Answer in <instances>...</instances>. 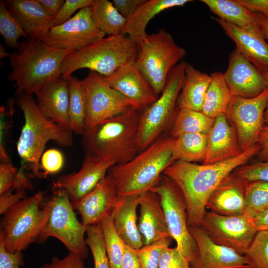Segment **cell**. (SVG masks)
Instances as JSON below:
<instances>
[{"instance_id": "cell-30", "label": "cell", "mask_w": 268, "mask_h": 268, "mask_svg": "<svg viewBox=\"0 0 268 268\" xmlns=\"http://www.w3.org/2000/svg\"><path fill=\"white\" fill-rule=\"evenodd\" d=\"M211 81L210 74L196 69L187 62L184 81L177 101L179 109L201 112Z\"/></svg>"}, {"instance_id": "cell-53", "label": "cell", "mask_w": 268, "mask_h": 268, "mask_svg": "<svg viewBox=\"0 0 268 268\" xmlns=\"http://www.w3.org/2000/svg\"><path fill=\"white\" fill-rule=\"evenodd\" d=\"M250 10L268 18V0H237Z\"/></svg>"}, {"instance_id": "cell-60", "label": "cell", "mask_w": 268, "mask_h": 268, "mask_svg": "<svg viewBox=\"0 0 268 268\" xmlns=\"http://www.w3.org/2000/svg\"><path fill=\"white\" fill-rule=\"evenodd\" d=\"M264 73L267 78L268 83V73L264 72ZM264 123H265V125L268 126V102L264 114Z\"/></svg>"}, {"instance_id": "cell-31", "label": "cell", "mask_w": 268, "mask_h": 268, "mask_svg": "<svg viewBox=\"0 0 268 268\" xmlns=\"http://www.w3.org/2000/svg\"><path fill=\"white\" fill-rule=\"evenodd\" d=\"M69 84L68 117L72 132L83 135L87 129V104L83 80L71 75L67 78Z\"/></svg>"}, {"instance_id": "cell-38", "label": "cell", "mask_w": 268, "mask_h": 268, "mask_svg": "<svg viewBox=\"0 0 268 268\" xmlns=\"http://www.w3.org/2000/svg\"><path fill=\"white\" fill-rule=\"evenodd\" d=\"M0 33L7 46L13 49H17L20 37L28 38L3 0L0 1Z\"/></svg>"}, {"instance_id": "cell-48", "label": "cell", "mask_w": 268, "mask_h": 268, "mask_svg": "<svg viewBox=\"0 0 268 268\" xmlns=\"http://www.w3.org/2000/svg\"><path fill=\"white\" fill-rule=\"evenodd\" d=\"M17 170L10 162L0 163V195L12 188Z\"/></svg>"}, {"instance_id": "cell-2", "label": "cell", "mask_w": 268, "mask_h": 268, "mask_svg": "<svg viewBox=\"0 0 268 268\" xmlns=\"http://www.w3.org/2000/svg\"><path fill=\"white\" fill-rule=\"evenodd\" d=\"M72 51L50 46L41 40L27 38L19 42L17 51L9 58L15 94L32 95L52 80L62 76V66Z\"/></svg>"}, {"instance_id": "cell-29", "label": "cell", "mask_w": 268, "mask_h": 268, "mask_svg": "<svg viewBox=\"0 0 268 268\" xmlns=\"http://www.w3.org/2000/svg\"><path fill=\"white\" fill-rule=\"evenodd\" d=\"M190 0H146L128 18L122 35L128 37L137 45L146 37V27L155 15L162 11L174 7L183 6Z\"/></svg>"}, {"instance_id": "cell-23", "label": "cell", "mask_w": 268, "mask_h": 268, "mask_svg": "<svg viewBox=\"0 0 268 268\" xmlns=\"http://www.w3.org/2000/svg\"><path fill=\"white\" fill-rule=\"evenodd\" d=\"M242 152L235 130L229 125L226 114L215 118L207 134V147L203 164L223 161Z\"/></svg>"}, {"instance_id": "cell-37", "label": "cell", "mask_w": 268, "mask_h": 268, "mask_svg": "<svg viewBox=\"0 0 268 268\" xmlns=\"http://www.w3.org/2000/svg\"><path fill=\"white\" fill-rule=\"evenodd\" d=\"M101 228L106 253L111 268H121L126 243L117 232L111 215L99 223Z\"/></svg>"}, {"instance_id": "cell-19", "label": "cell", "mask_w": 268, "mask_h": 268, "mask_svg": "<svg viewBox=\"0 0 268 268\" xmlns=\"http://www.w3.org/2000/svg\"><path fill=\"white\" fill-rule=\"evenodd\" d=\"M198 253L190 268H250L244 255L214 243L199 226L189 227Z\"/></svg>"}, {"instance_id": "cell-7", "label": "cell", "mask_w": 268, "mask_h": 268, "mask_svg": "<svg viewBox=\"0 0 268 268\" xmlns=\"http://www.w3.org/2000/svg\"><path fill=\"white\" fill-rule=\"evenodd\" d=\"M49 212L44 193L38 192L10 207L0 223V238L9 252L22 251L37 242Z\"/></svg>"}, {"instance_id": "cell-28", "label": "cell", "mask_w": 268, "mask_h": 268, "mask_svg": "<svg viewBox=\"0 0 268 268\" xmlns=\"http://www.w3.org/2000/svg\"><path fill=\"white\" fill-rule=\"evenodd\" d=\"M201 1L220 19L248 32L264 34L261 21L264 16L250 10L237 0H202Z\"/></svg>"}, {"instance_id": "cell-58", "label": "cell", "mask_w": 268, "mask_h": 268, "mask_svg": "<svg viewBox=\"0 0 268 268\" xmlns=\"http://www.w3.org/2000/svg\"><path fill=\"white\" fill-rule=\"evenodd\" d=\"M261 26L266 39L268 40V18L264 17L261 21Z\"/></svg>"}, {"instance_id": "cell-21", "label": "cell", "mask_w": 268, "mask_h": 268, "mask_svg": "<svg viewBox=\"0 0 268 268\" xmlns=\"http://www.w3.org/2000/svg\"><path fill=\"white\" fill-rule=\"evenodd\" d=\"M34 94L37 105L46 118L71 131L68 117L67 78L62 76L56 78L37 90Z\"/></svg>"}, {"instance_id": "cell-52", "label": "cell", "mask_w": 268, "mask_h": 268, "mask_svg": "<svg viewBox=\"0 0 268 268\" xmlns=\"http://www.w3.org/2000/svg\"><path fill=\"white\" fill-rule=\"evenodd\" d=\"M121 268H141L136 249L126 245Z\"/></svg>"}, {"instance_id": "cell-5", "label": "cell", "mask_w": 268, "mask_h": 268, "mask_svg": "<svg viewBox=\"0 0 268 268\" xmlns=\"http://www.w3.org/2000/svg\"><path fill=\"white\" fill-rule=\"evenodd\" d=\"M17 104L24 119L16 144L18 155L25 169L40 177V160L46 143L53 140L60 146H70L73 132L46 118L32 95H19Z\"/></svg>"}, {"instance_id": "cell-56", "label": "cell", "mask_w": 268, "mask_h": 268, "mask_svg": "<svg viewBox=\"0 0 268 268\" xmlns=\"http://www.w3.org/2000/svg\"><path fill=\"white\" fill-rule=\"evenodd\" d=\"M46 11L54 18L61 9L65 0H39Z\"/></svg>"}, {"instance_id": "cell-10", "label": "cell", "mask_w": 268, "mask_h": 268, "mask_svg": "<svg viewBox=\"0 0 268 268\" xmlns=\"http://www.w3.org/2000/svg\"><path fill=\"white\" fill-rule=\"evenodd\" d=\"M187 62L182 61L171 70L165 87L157 100L139 114V152L157 140L173 119L185 78Z\"/></svg>"}, {"instance_id": "cell-20", "label": "cell", "mask_w": 268, "mask_h": 268, "mask_svg": "<svg viewBox=\"0 0 268 268\" xmlns=\"http://www.w3.org/2000/svg\"><path fill=\"white\" fill-rule=\"evenodd\" d=\"M118 198L115 184L108 174L88 194L72 203L80 215L81 222L88 226L111 215Z\"/></svg>"}, {"instance_id": "cell-14", "label": "cell", "mask_w": 268, "mask_h": 268, "mask_svg": "<svg viewBox=\"0 0 268 268\" xmlns=\"http://www.w3.org/2000/svg\"><path fill=\"white\" fill-rule=\"evenodd\" d=\"M83 81L87 104L86 130L124 114L132 108L129 100L111 87L98 73L90 70Z\"/></svg>"}, {"instance_id": "cell-3", "label": "cell", "mask_w": 268, "mask_h": 268, "mask_svg": "<svg viewBox=\"0 0 268 268\" xmlns=\"http://www.w3.org/2000/svg\"><path fill=\"white\" fill-rule=\"evenodd\" d=\"M139 111L131 108L124 114L100 122L86 130L82 135L85 154L127 163L139 152Z\"/></svg>"}, {"instance_id": "cell-34", "label": "cell", "mask_w": 268, "mask_h": 268, "mask_svg": "<svg viewBox=\"0 0 268 268\" xmlns=\"http://www.w3.org/2000/svg\"><path fill=\"white\" fill-rule=\"evenodd\" d=\"M94 22L105 35H122L127 19L108 0H93L91 6Z\"/></svg>"}, {"instance_id": "cell-61", "label": "cell", "mask_w": 268, "mask_h": 268, "mask_svg": "<svg viewBox=\"0 0 268 268\" xmlns=\"http://www.w3.org/2000/svg\"><path fill=\"white\" fill-rule=\"evenodd\" d=\"M38 268H54V267L51 263H47Z\"/></svg>"}, {"instance_id": "cell-41", "label": "cell", "mask_w": 268, "mask_h": 268, "mask_svg": "<svg viewBox=\"0 0 268 268\" xmlns=\"http://www.w3.org/2000/svg\"><path fill=\"white\" fill-rule=\"evenodd\" d=\"M172 238L166 237L137 249L141 268H158L162 253L169 247Z\"/></svg>"}, {"instance_id": "cell-39", "label": "cell", "mask_w": 268, "mask_h": 268, "mask_svg": "<svg viewBox=\"0 0 268 268\" xmlns=\"http://www.w3.org/2000/svg\"><path fill=\"white\" fill-rule=\"evenodd\" d=\"M86 234V242L93 256L94 268H111L100 224L88 226Z\"/></svg>"}, {"instance_id": "cell-16", "label": "cell", "mask_w": 268, "mask_h": 268, "mask_svg": "<svg viewBox=\"0 0 268 268\" xmlns=\"http://www.w3.org/2000/svg\"><path fill=\"white\" fill-rule=\"evenodd\" d=\"M103 77L129 100L132 108L139 112L145 109L159 97L137 67L135 61L124 65L110 75Z\"/></svg>"}, {"instance_id": "cell-49", "label": "cell", "mask_w": 268, "mask_h": 268, "mask_svg": "<svg viewBox=\"0 0 268 268\" xmlns=\"http://www.w3.org/2000/svg\"><path fill=\"white\" fill-rule=\"evenodd\" d=\"M26 198V191L9 190L0 195V213L3 215L10 207Z\"/></svg>"}, {"instance_id": "cell-6", "label": "cell", "mask_w": 268, "mask_h": 268, "mask_svg": "<svg viewBox=\"0 0 268 268\" xmlns=\"http://www.w3.org/2000/svg\"><path fill=\"white\" fill-rule=\"evenodd\" d=\"M137 45L124 35L109 36L69 54L62 66V76L88 68L102 76L110 75L124 65L135 61Z\"/></svg>"}, {"instance_id": "cell-50", "label": "cell", "mask_w": 268, "mask_h": 268, "mask_svg": "<svg viewBox=\"0 0 268 268\" xmlns=\"http://www.w3.org/2000/svg\"><path fill=\"white\" fill-rule=\"evenodd\" d=\"M146 0H113L112 1L120 14L127 20Z\"/></svg>"}, {"instance_id": "cell-8", "label": "cell", "mask_w": 268, "mask_h": 268, "mask_svg": "<svg viewBox=\"0 0 268 268\" xmlns=\"http://www.w3.org/2000/svg\"><path fill=\"white\" fill-rule=\"evenodd\" d=\"M138 46L135 64L156 94L163 91L172 68L186 55L170 33L163 29L151 34Z\"/></svg>"}, {"instance_id": "cell-57", "label": "cell", "mask_w": 268, "mask_h": 268, "mask_svg": "<svg viewBox=\"0 0 268 268\" xmlns=\"http://www.w3.org/2000/svg\"><path fill=\"white\" fill-rule=\"evenodd\" d=\"M257 231H268V208L253 219H251Z\"/></svg>"}, {"instance_id": "cell-25", "label": "cell", "mask_w": 268, "mask_h": 268, "mask_svg": "<svg viewBox=\"0 0 268 268\" xmlns=\"http://www.w3.org/2000/svg\"><path fill=\"white\" fill-rule=\"evenodd\" d=\"M247 183L232 173L212 193L207 201L206 208L223 215L244 214Z\"/></svg>"}, {"instance_id": "cell-22", "label": "cell", "mask_w": 268, "mask_h": 268, "mask_svg": "<svg viewBox=\"0 0 268 268\" xmlns=\"http://www.w3.org/2000/svg\"><path fill=\"white\" fill-rule=\"evenodd\" d=\"M4 2L28 38L41 40L52 27L54 17L39 0H5Z\"/></svg>"}, {"instance_id": "cell-47", "label": "cell", "mask_w": 268, "mask_h": 268, "mask_svg": "<svg viewBox=\"0 0 268 268\" xmlns=\"http://www.w3.org/2000/svg\"><path fill=\"white\" fill-rule=\"evenodd\" d=\"M23 265L22 251H7L2 240L0 238V268H20V266Z\"/></svg>"}, {"instance_id": "cell-51", "label": "cell", "mask_w": 268, "mask_h": 268, "mask_svg": "<svg viewBox=\"0 0 268 268\" xmlns=\"http://www.w3.org/2000/svg\"><path fill=\"white\" fill-rule=\"evenodd\" d=\"M51 264L54 268H85L83 260L71 252L62 259L53 257Z\"/></svg>"}, {"instance_id": "cell-36", "label": "cell", "mask_w": 268, "mask_h": 268, "mask_svg": "<svg viewBox=\"0 0 268 268\" xmlns=\"http://www.w3.org/2000/svg\"><path fill=\"white\" fill-rule=\"evenodd\" d=\"M268 208V182H248L245 189L244 215L253 219Z\"/></svg>"}, {"instance_id": "cell-54", "label": "cell", "mask_w": 268, "mask_h": 268, "mask_svg": "<svg viewBox=\"0 0 268 268\" xmlns=\"http://www.w3.org/2000/svg\"><path fill=\"white\" fill-rule=\"evenodd\" d=\"M25 168L22 166L18 171L11 190L13 191H26L32 188L30 177L25 172Z\"/></svg>"}, {"instance_id": "cell-45", "label": "cell", "mask_w": 268, "mask_h": 268, "mask_svg": "<svg viewBox=\"0 0 268 268\" xmlns=\"http://www.w3.org/2000/svg\"><path fill=\"white\" fill-rule=\"evenodd\" d=\"M93 1V0H65L60 11L54 18L52 27L65 22L77 10L91 6Z\"/></svg>"}, {"instance_id": "cell-12", "label": "cell", "mask_w": 268, "mask_h": 268, "mask_svg": "<svg viewBox=\"0 0 268 268\" xmlns=\"http://www.w3.org/2000/svg\"><path fill=\"white\" fill-rule=\"evenodd\" d=\"M199 226L214 243L241 255L258 232L251 219L244 214L223 215L207 210Z\"/></svg>"}, {"instance_id": "cell-35", "label": "cell", "mask_w": 268, "mask_h": 268, "mask_svg": "<svg viewBox=\"0 0 268 268\" xmlns=\"http://www.w3.org/2000/svg\"><path fill=\"white\" fill-rule=\"evenodd\" d=\"M173 121L170 136L175 138L189 133L207 134L213 125L214 119L207 117L201 111L179 109Z\"/></svg>"}, {"instance_id": "cell-24", "label": "cell", "mask_w": 268, "mask_h": 268, "mask_svg": "<svg viewBox=\"0 0 268 268\" xmlns=\"http://www.w3.org/2000/svg\"><path fill=\"white\" fill-rule=\"evenodd\" d=\"M138 230L143 246L171 237L160 198L149 191L139 196Z\"/></svg>"}, {"instance_id": "cell-32", "label": "cell", "mask_w": 268, "mask_h": 268, "mask_svg": "<svg viewBox=\"0 0 268 268\" xmlns=\"http://www.w3.org/2000/svg\"><path fill=\"white\" fill-rule=\"evenodd\" d=\"M210 75L211 81L205 95L201 112L207 117L214 119L221 115L226 114L233 96L223 73L216 71Z\"/></svg>"}, {"instance_id": "cell-46", "label": "cell", "mask_w": 268, "mask_h": 268, "mask_svg": "<svg viewBox=\"0 0 268 268\" xmlns=\"http://www.w3.org/2000/svg\"><path fill=\"white\" fill-rule=\"evenodd\" d=\"M158 268H190V266L176 247H168L162 253Z\"/></svg>"}, {"instance_id": "cell-59", "label": "cell", "mask_w": 268, "mask_h": 268, "mask_svg": "<svg viewBox=\"0 0 268 268\" xmlns=\"http://www.w3.org/2000/svg\"><path fill=\"white\" fill-rule=\"evenodd\" d=\"M10 54L6 52L5 47L1 44L0 45V59H3L6 58H9Z\"/></svg>"}, {"instance_id": "cell-17", "label": "cell", "mask_w": 268, "mask_h": 268, "mask_svg": "<svg viewBox=\"0 0 268 268\" xmlns=\"http://www.w3.org/2000/svg\"><path fill=\"white\" fill-rule=\"evenodd\" d=\"M223 74L233 96L255 97L268 87L264 72L236 48L230 53L228 67Z\"/></svg>"}, {"instance_id": "cell-18", "label": "cell", "mask_w": 268, "mask_h": 268, "mask_svg": "<svg viewBox=\"0 0 268 268\" xmlns=\"http://www.w3.org/2000/svg\"><path fill=\"white\" fill-rule=\"evenodd\" d=\"M114 165L112 160L85 155L78 171L60 177L54 186L65 190L71 202L75 201L92 191Z\"/></svg>"}, {"instance_id": "cell-9", "label": "cell", "mask_w": 268, "mask_h": 268, "mask_svg": "<svg viewBox=\"0 0 268 268\" xmlns=\"http://www.w3.org/2000/svg\"><path fill=\"white\" fill-rule=\"evenodd\" d=\"M49 206V215L38 242L43 243L50 237L59 239L72 253L82 260L88 254L85 234L88 226L76 218L72 203L67 193L56 189L49 199H46Z\"/></svg>"}, {"instance_id": "cell-42", "label": "cell", "mask_w": 268, "mask_h": 268, "mask_svg": "<svg viewBox=\"0 0 268 268\" xmlns=\"http://www.w3.org/2000/svg\"><path fill=\"white\" fill-rule=\"evenodd\" d=\"M7 106L0 108V162H9L10 159L5 147L6 136L14 114V102L9 99Z\"/></svg>"}, {"instance_id": "cell-1", "label": "cell", "mask_w": 268, "mask_h": 268, "mask_svg": "<svg viewBox=\"0 0 268 268\" xmlns=\"http://www.w3.org/2000/svg\"><path fill=\"white\" fill-rule=\"evenodd\" d=\"M260 149L257 143L235 157L211 164L174 161L164 170L163 174L176 184L184 197L189 227L199 226L213 191L236 169L258 155Z\"/></svg>"}, {"instance_id": "cell-44", "label": "cell", "mask_w": 268, "mask_h": 268, "mask_svg": "<svg viewBox=\"0 0 268 268\" xmlns=\"http://www.w3.org/2000/svg\"><path fill=\"white\" fill-rule=\"evenodd\" d=\"M64 161L63 154L60 150L51 148L43 153L40 160V167L45 174H55L61 170Z\"/></svg>"}, {"instance_id": "cell-33", "label": "cell", "mask_w": 268, "mask_h": 268, "mask_svg": "<svg viewBox=\"0 0 268 268\" xmlns=\"http://www.w3.org/2000/svg\"><path fill=\"white\" fill-rule=\"evenodd\" d=\"M207 143V134H185L174 138L172 144L174 161L192 163L203 161Z\"/></svg>"}, {"instance_id": "cell-11", "label": "cell", "mask_w": 268, "mask_h": 268, "mask_svg": "<svg viewBox=\"0 0 268 268\" xmlns=\"http://www.w3.org/2000/svg\"><path fill=\"white\" fill-rule=\"evenodd\" d=\"M150 191L159 197L170 235L190 266L196 258L198 247L189 230L187 205L180 190L171 179L162 174Z\"/></svg>"}, {"instance_id": "cell-26", "label": "cell", "mask_w": 268, "mask_h": 268, "mask_svg": "<svg viewBox=\"0 0 268 268\" xmlns=\"http://www.w3.org/2000/svg\"><path fill=\"white\" fill-rule=\"evenodd\" d=\"M214 20L235 43L236 49L259 69L268 73V43L264 34L248 32L218 17Z\"/></svg>"}, {"instance_id": "cell-43", "label": "cell", "mask_w": 268, "mask_h": 268, "mask_svg": "<svg viewBox=\"0 0 268 268\" xmlns=\"http://www.w3.org/2000/svg\"><path fill=\"white\" fill-rule=\"evenodd\" d=\"M235 175L246 182L256 180L268 182V161H257L244 164L233 172Z\"/></svg>"}, {"instance_id": "cell-27", "label": "cell", "mask_w": 268, "mask_h": 268, "mask_svg": "<svg viewBox=\"0 0 268 268\" xmlns=\"http://www.w3.org/2000/svg\"><path fill=\"white\" fill-rule=\"evenodd\" d=\"M139 195L119 196L111 214L115 229L126 245L138 249L143 246L138 228L137 208Z\"/></svg>"}, {"instance_id": "cell-13", "label": "cell", "mask_w": 268, "mask_h": 268, "mask_svg": "<svg viewBox=\"0 0 268 268\" xmlns=\"http://www.w3.org/2000/svg\"><path fill=\"white\" fill-rule=\"evenodd\" d=\"M105 36L96 25L89 6L80 9L63 24L51 27L41 40L53 47L74 52Z\"/></svg>"}, {"instance_id": "cell-55", "label": "cell", "mask_w": 268, "mask_h": 268, "mask_svg": "<svg viewBox=\"0 0 268 268\" xmlns=\"http://www.w3.org/2000/svg\"><path fill=\"white\" fill-rule=\"evenodd\" d=\"M257 143L261 147L258 153L260 161H268V126L264 125L258 135Z\"/></svg>"}, {"instance_id": "cell-15", "label": "cell", "mask_w": 268, "mask_h": 268, "mask_svg": "<svg viewBox=\"0 0 268 268\" xmlns=\"http://www.w3.org/2000/svg\"><path fill=\"white\" fill-rule=\"evenodd\" d=\"M268 102V87L253 98L233 96L226 115L233 121L242 152L257 144L264 125V114Z\"/></svg>"}, {"instance_id": "cell-4", "label": "cell", "mask_w": 268, "mask_h": 268, "mask_svg": "<svg viewBox=\"0 0 268 268\" xmlns=\"http://www.w3.org/2000/svg\"><path fill=\"white\" fill-rule=\"evenodd\" d=\"M173 140L171 136L160 137L130 161L109 169L108 174L115 184L118 196L140 195L156 184L174 161Z\"/></svg>"}, {"instance_id": "cell-40", "label": "cell", "mask_w": 268, "mask_h": 268, "mask_svg": "<svg viewBox=\"0 0 268 268\" xmlns=\"http://www.w3.org/2000/svg\"><path fill=\"white\" fill-rule=\"evenodd\" d=\"M244 255L250 268H268V231L257 233Z\"/></svg>"}]
</instances>
